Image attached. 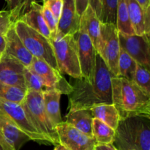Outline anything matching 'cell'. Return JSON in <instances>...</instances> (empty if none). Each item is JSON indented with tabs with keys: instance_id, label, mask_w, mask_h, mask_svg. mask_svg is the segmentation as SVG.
<instances>
[{
	"instance_id": "obj_29",
	"label": "cell",
	"mask_w": 150,
	"mask_h": 150,
	"mask_svg": "<svg viewBox=\"0 0 150 150\" xmlns=\"http://www.w3.org/2000/svg\"><path fill=\"white\" fill-rule=\"evenodd\" d=\"M23 77L27 91L41 92L45 89V86L40 76L29 67L24 68Z\"/></svg>"
},
{
	"instance_id": "obj_8",
	"label": "cell",
	"mask_w": 150,
	"mask_h": 150,
	"mask_svg": "<svg viewBox=\"0 0 150 150\" xmlns=\"http://www.w3.org/2000/svg\"><path fill=\"white\" fill-rule=\"evenodd\" d=\"M0 111L6 114L31 141L42 144H50L48 141L34 127L21 103L0 99Z\"/></svg>"
},
{
	"instance_id": "obj_31",
	"label": "cell",
	"mask_w": 150,
	"mask_h": 150,
	"mask_svg": "<svg viewBox=\"0 0 150 150\" xmlns=\"http://www.w3.org/2000/svg\"><path fill=\"white\" fill-rule=\"evenodd\" d=\"M14 23L9 10H0V35H5Z\"/></svg>"
},
{
	"instance_id": "obj_12",
	"label": "cell",
	"mask_w": 150,
	"mask_h": 150,
	"mask_svg": "<svg viewBox=\"0 0 150 150\" xmlns=\"http://www.w3.org/2000/svg\"><path fill=\"white\" fill-rule=\"evenodd\" d=\"M55 128L59 144L69 150H94L97 142L93 137L84 134L63 121Z\"/></svg>"
},
{
	"instance_id": "obj_4",
	"label": "cell",
	"mask_w": 150,
	"mask_h": 150,
	"mask_svg": "<svg viewBox=\"0 0 150 150\" xmlns=\"http://www.w3.org/2000/svg\"><path fill=\"white\" fill-rule=\"evenodd\" d=\"M53 47L59 71L72 79L82 78L75 35L52 33L49 39Z\"/></svg>"
},
{
	"instance_id": "obj_38",
	"label": "cell",
	"mask_w": 150,
	"mask_h": 150,
	"mask_svg": "<svg viewBox=\"0 0 150 150\" xmlns=\"http://www.w3.org/2000/svg\"><path fill=\"white\" fill-rule=\"evenodd\" d=\"M144 10H146L150 8V0H136Z\"/></svg>"
},
{
	"instance_id": "obj_10",
	"label": "cell",
	"mask_w": 150,
	"mask_h": 150,
	"mask_svg": "<svg viewBox=\"0 0 150 150\" xmlns=\"http://www.w3.org/2000/svg\"><path fill=\"white\" fill-rule=\"evenodd\" d=\"M77 43L78 54L82 78L92 82L95 72L97 51L92 40L85 29L80 26L79 30L75 35Z\"/></svg>"
},
{
	"instance_id": "obj_39",
	"label": "cell",
	"mask_w": 150,
	"mask_h": 150,
	"mask_svg": "<svg viewBox=\"0 0 150 150\" xmlns=\"http://www.w3.org/2000/svg\"><path fill=\"white\" fill-rule=\"evenodd\" d=\"M54 150H69L68 149H67L66 147H64V146L61 144H58L57 146H55V148H54Z\"/></svg>"
},
{
	"instance_id": "obj_13",
	"label": "cell",
	"mask_w": 150,
	"mask_h": 150,
	"mask_svg": "<svg viewBox=\"0 0 150 150\" xmlns=\"http://www.w3.org/2000/svg\"><path fill=\"white\" fill-rule=\"evenodd\" d=\"M30 139L6 114L0 111V144L6 150H20Z\"/></svg>"
},
{
	"instance_id": "obj_20",
	"label": "cell",
	"mask_w": 150,
	"mask_h": 150,
	"mask_svg": "<svg viewBox=\"0 0 150 150\" xmlns=\"http://www.w3.org/2000/svg\"><path fill=\"white\" fill-rule=\"evenodd\" d=\"M65 122L79 131L92 137V117L90 109L69 111L65 117Z\"/></svg>"
},
{
	"instance_id": "obj_23",
	"label": "cell",
	"mask_w": 150,
	"mask_h": 150,
	"mask_svg": "<svg viewBox=\"0 0 150 150\" xmlns=\"http://www.w3.org/2000/svg\"><path fill=\"white\" fill-rule=\"evenodd\" d=\"M92 137L97 144H113L115 137V130L100 120H92Z\"/></svg>"
},
{
	"instance_id": "obj_11",
	"label": "cell",
	"mask_w": 150,
	"mask_h": 150,
	"mask_svg": "<svg viewBox=\"0 0 150 150\" xmlns=\"http://www.w3.org/2000/svg\"><path fill=\"white\" fill-rule=\"evenodd\" d=\"M120 48L138 64L150 69V45L148 35H127L119 33Z\"/></svg>"
},
{
	"instance_id": "obj_28",
	"label": "cell",
	"mask_w": 150,
	"mask_h": 150,
	"mask_svg": "<svg viewBox=\"0 0 150 150\" xmlns=\"http://www.w3.org/2000/svg\"><path fill=\"white\" fill-rule=\"evenodd\" d=\"M7 2V7L11 15L12 20L14 23L20 20L25 13L31 8L32 2L35 0H4Z\"/></svg>"
},
{
	"instance_id": "obj_26",
	"label": "cell",
	"mask_w": 150,
	"mask_h": 150,
	"mask_svg": "<svg viewBox=\"0 0 150 150\" xmlns=\"http://www.w3.org/2000/svg\"><path fill=\"white\" fill-rule=\"evenodd\" d=\"M27 90L18 86H10L0 82V99L9 102L21 103Z\"/></svg>"
},
{
	"instance_id": "obj_22",
	"label": "cell",
	"mask_w": 150,
	"mask_h": 150,
	"mask_svg": "<svg viewBox=\"0 0 150 150\" xmlns=\"http://www.w3.org/2000/svg\"><path fill=\"white\" fill-rule=\"evenodd\" d=\"M90 110L93 118L98 119L114 130L117 129L120 117L114 104H98L92 107Z\"/></svg>"
},
{
	"instance_id": "obj_33",
	"label": "cell",
	"mask_w": 150,
	"mask_h": 150,
	"mask_svg": "<svg viewBox=\"0 0 150 150\" xmlns=\"http://www.w3.org/2000/svg\"><path fill=\"white\" fill-rule=\"evenodd\" d=\"M52 13L56 20L58 21L63 7V0H48L43 3Z\"/></svg>"
},
{
	"instance_id": "obj_9",
	"label": "cell",
	"mask_w": 150,
	"mask_h": 150,
	"mask_svg": "<svg viewBox=\"0 0 150 150\" xmlns=\"http://www.w3.org/2000/svg\"><path fill=\"white\" fill-rule=\"evenodd\" d=\"M29 68L35 71L42 80L45 89H53L62 95H70L72 92L71 84L58 70H55L48 63L34 57Z\"/></svg>"
},
{
	"instance_id": "obj_17",
	"label": "cell",
	"mask_w": 150,
	"mask_h": 150,
	"mask_svg": "<svg viewBox=\"0 0 150 150\" xmlns=\"http://www.w3.org/2000/svg\"><path fill=\"white\" fill-rule=\"evenodd\" d=\"M81 16L76 13L75 0H63V7L57 23V32L75 35L80 28Z\"/></svg>"
},
{
	"instance_id": "obj_16",
	"label": "cell",
	"mask_w": 150,
	"mask_h": 150,
	"mask_svg": "<svg viewBox=\"0 0 150 150\" xmlns=\"http://www.w3.org/2000/svg\"><path fill=\"white\" fill-rule=\"evenodd\" d=\"M130 23L135 35H148L150 34V8L144 10L136 0H125Z\"/></svg>"
},
{
	"instance_id": "obj_24",
	"label": "cell",
	"mask_w": 150,
	"mask_h": 150,
	"mask_svg": "<svg viewBox=\"0 0 150 150\" xmlns=\"http://www.w3.org/2000/svg\"><path fill=\"white\" fill-rule=\"evenodd\" d=\"M137 64L130 55L120 48L118 61V77L124 78L133 81Z\"/></svg>"
},
{
	"instance_id": "obj_43",
	"label": "cell",
	"mask_w": 150,
	"mask_h": 150,
	"mask_svg": "<svg viewBox=\"0 0 150 150\" xmlns=\"http://www.w3.org/2000/svg\"></svg>"
},
{
	"instance_id": "obj_35",
	"label": "cell",
	"mask_w": 150,
	"mask_h": 150,
	"mask_svg": "<svg viewBox=\"0 0 150 150\" xmlns=\"http://www.w3.org/2000/svg\"><path fill=\"white\" fill-rule=\"evenodd\" d=\"M89 5L93 9L97 16L100 18L101 12V2L100 0H89Z\"/></svg>"
},
{
	"instance_id": "obj_27",
	"label": "cell",
	"mask_w": 150,
	"mask_h": 150,
	"mask_svg": "<svg viewBox=\"0 0 150 150\" xmlns=\"http://www.w3.org/2000/svg\"><path fill=\"white\" fill-rule=\"evenodd\" d=\"M101 12L99 20L102 23L117 24L118 0H100Z\"/></svg>"
},
{
	"instance_id": "obj_5",
	"label": "cell",
	"mask_w": 150,
	"mask_h": 150,
	"mask_svg": "<svg viewBox=\"0 0 150 150\" xmlns=\"http://www.w3.org/2000/svg\"><path fill=\"white\" fill-rule=\"evenodd\" d=\"M42 92L27 91L21 105L34 127L50 144H59L55 126L52 124L45 111Z\"/></svg>"
},
{
	"instance_id": "obj_18",
	"label": "cell",
	"mask_w": 150,
	"mask_h": 150,
	"mask_svg": "<svg viewBox=\"0 0 150 150\" xmlns=\"http://www.w3.org/2000/svg\"><path fill=\"white\" fill-rule=\"evenodd\" d=\"M20 20L28 26L43 35L45 38L50 39L51 33L42 16V5L38 4L35 0L32 2L29 11L25 13Z\"/></svg>"
},
{
	"instance_id": "obj_34",
	"label": "cell",
	"mask_w": 150,
	"mask_h": 150,
	"mask_svg": "<svg viewBox=\"0 0 150 150\" xmlns=\"http://www.w3.org/2000/svg\"><path fill=\"white\" fill-rule=\"evenodd\" d=\"M75 4L76 13L79 16H81L89 6V0H75Z\"/></svg>"
},
{
	"instance_id": "obj_7",
	"label": "cell",
	"mask_w": 150,
	"mask_h": 150,
	"mask_svg": "<svg viewBox=\"0 0 150 150\" xmlns=\"http://www.w3.org/2000/svg\"><path fill=\"white\" fill-rule=\"evenodd\" d=\"M120 53L118 31L114 24L100 23V43L98 54L102 57L108 70L118 77V61Z\"/></svg>"
},
{
	"instance_id": "obj_21",
	"label": "cell",
	"mask_w": 150,
	"mask_h": 150,
	"mask_svg": "<svg viewBox=\"0 0 150 150\" xmlns=\"http://www.w3.org/2000/svg\"><path fill=\"white\" fill-rule=\"evenodd\" d=\"M42 94L45 112L52 124L56 127L62 122L60 112V98L62 94L53 89H44Z\"/></svg>"
},
{
	"instance_id": "obj_2",
	"label": "cell",
	"mask_w": 150,
	"mask_h": 150,
	"mask_svg": "<svg viewBox=\"0 0 150 150\" xmlns=\"http://www.w3.org/2000/svg\"><path fill=\"white\" fill-rule=\"evenodd\" d=\"M112 102L120 120L130 117H150V95L133 81L122 77H113Z\"/></svg>"
},
{
	"instance_id": "obj_25",
	"label": "cell",
	"mask_w": 150,
	"mask_h": 150,
	"mask_svg": "<svg viewBox=\"0 0 150 150\" xmlns=\"http://www.w3.org/2000/svg\"><path fill=\"white\" fill-rule=\"evenodd\" d=\"M116 26L119 33L127 35H135L130 23L127 4L125 0H118Z\"/></svg>"
},
{
	"instance_id": "obj_40",
	"label": "cell",
	"mask_w": 150,
	"mask_h": 150,
	"mask_svg": "<svg viewBox=\"0 0 150 150\" xmlns=\"http://www.w3.org/2000/svg\"><path fill=\"white\" fill-rule=\"evenodd\" d=\"M0 150H6L5 149H4V147H3V146H1V144H0Z\"/></svg>"
},
{
	"instance_id": "obj_41",
	"label": "cell",
	"mask_w": 150,
	"mask_h": 150,
	"mask_svg": "<svg viewBox=\"0 0 150 150\" xmlns=\"http://www.w3.org/2000/svg\"><path fill=\"white\" fill-rule=\"evenodd\" d=\"M48 1V0H42V1H43V3H45V1Z\"/></svg>"
},
{
	"instance_id": "obj_42",
	"label": "cell",
	"mask_w": 150,
	"mask_h": 150,
	"mask_svg": "<svg viewBox=\"0 0 150 150\" xmlns=\"http://www.w3.org/2000/svg\"><path fill=\"white\" fill-rule=\"evenodd\" d=\"M132 150H134V149H132Z\"/></svg>"
},
{
	"instance_id": "obj_15",
	"label": "cell",
	"mask_w": 150,
	"mask_h": 150,
	"mask_svg": "<svg viewBox=\"0 0 150 150\" xmlns=\"http://www.w3.org/2000/svg\"><path fill=\"white\" fill-rule=\"evenodd\" d=\"M14 24L4 35L6 39V47L4 55L8 56L18 60L25 67H29L34 57L26 49L18 36L15 30Z\"/></svg>"
},
{
	"instance_id": "obj_37",
	"label": "cell",
	"mask_w": 150,
	"mask_h": 150,
	"mask_svg": "<svg viewBox=\"0 0 150 150\" xmlns=\"http://www.w3.org/2000/svg\"><path fill=\"white\" fill-rule=\"evenodd\" d=\"M6 47V39L4 35H0V57L4 55Z\"/></svg>"
},
{
	"instance_id": "obj_14",
	"label": "cell",
	"mask_w": 150,
	"mask_h": 150,
	"mask_svg": "<svg viewBox=\"0 0 150 150\" xmlns=\"http://www.w3.org/2000/svg\"><path fill=\"white\" fill-rule=\"evenodd\" d=\"M25 67L18 60L3 55L0 57V82L26 89L23 77Z\"/></svg>"
},
{
	"instance_id": "obj_30",
	"label": "cell",
	"mask_w": 150,
	"mask_h": 150,
	"mask_svg": "<svg viewBox=\"0 0 150 150\" xmlns=\"http://www.w3.org/2000/svg\"><path fill=\"white\" fill-rule=\"evenodd\" d=\"M133 82L150 95V74L149 69L137 64Z\"/></svg>"
},
{
	"instance_id": "obj_32",
	"label": "cell",
	"mask_w": 150,
	"mask_h": 150,
	"mask_svg": "<svg viewBox=\"0 0 150 150\" xmlns=\"http://www.w3.org/2000/svg\"><path fill=\"white\" fill-rule=\"evenodd\" d=\"M42 14L48 29L51 31V33H56L57 32V23H58V21L56 20L51 10L45 4L42 5Z\"/></svg>"
},
{
	"instance_id": "obj_36",
	"label": "cell",
	"mask_w": 150,
	"mask_h": 150,
	"mask_svg": "<svg viewBox=\"0 0 150 150\" xmlns=\"http://www.w3.org/2000/svg\"><path fill=\"white\" fill-rule=\"evenodd\" d=\"M94 150H118L113 144H96Z\"/></svg>"
},
{
	"instance_id": "obj_6",
	"label": "cell",
	"mask_w": 150,
	"mask_h": 150,
	"mask_svg": "<svg viewBox=\"0 0 150 150\" xmlns=\"http://www.w3.org/2000/svg\"><path fill=\"white\" fill-rule=\"evenodd\" d=\"M14 27L18 36L33 57L45 62L59 71L54 50L49 40L28 26L21 20L15 23Z\"/></svg>"
},
{
	"instance_id": "obj_19",
	"label": "cell",
	"mask_w": 150,
	"mask_h": 150,
	"mask_svg": "<svg viewBox=\"0 0 150 150\" xmlns=\"http://www.w3.org/2000/svg\"><path fill=\"white\" fill-rule=\"evenodd\" d=\"M100 21L93 9L88 6L84 13L81 16L80 26L87 33L98 53L100 43Z\"/></svg>"
},
{
	"instance_id": "obj_3",
	"label": "cell",
	"mask_w": 150,
	"mask_h": 150,
	"mask_svg": "<svg viewBox=\"0 0 150 150\" xmlns=\"http://www.w3.org/2000/svg\"><path fill=\"white\" fill-rule=\"evenodd\" d=\"M113 144L118 150H150V117L121 119Z\"/></svg>"
},
{
	"instance_id": "obj_1",
	"label": "cell",
	"mask_w": 150,
	"mask_h": 150,
	"mask_svg": "<svg viewBox=\"0 0 150 150\" xmlns=\"http://www.w3.org/2000/svg\"><path fill=\"white\" fill-rule=\"evenodd\" d=\"M114 77L102 57L97 53L95 72L92 82L83 78L72 79V92L68 95L69 111L90 109L98 104H112V85Z\"/></svg>"
}]
</instances>
